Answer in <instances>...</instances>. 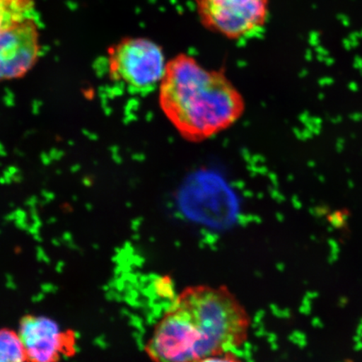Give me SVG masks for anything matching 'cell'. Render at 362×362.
Segmentation results:
<instances>
[{
  "instance_id": "obj_1",
  "label": "cell",
  "mask_w": 362,
  "mask_h": 362,
  "mask_svg": "<svg viewBox=\"0 0 362 362\" xmlns=\"http://www.w3.org/2000/svg\"><path fill=\"white\" fill-rule=\"evenodd\" d=\"M250 328V315L229 288L194 285L175 298L146 351L153 362H196L237 349L247 341Z\"/></svg>"
},
{
  "instance_id": "obj_7",
  "label": "cell",
  "mask_w": 362,
  "mask_h": 362,
  "mask_svg": "<svg viewBox=\"0 0 362 362\" xmlns=\"http://www.w3.org/2000/svg\"><path fill=\"white\" fill-rule=\"evenodd\" d=\"M30 19H34L33 0H0V33Z\"/></svg>"
},
{
  "instance_id": "obj_6",
  "label": "cell",
  "mask_w": 362,
  "mask_h": 362,
  "mask_svg": "<svg viewBox=\"0 0 362 362\" xmlns=\"http://www.w3.org/2000/svg\"><path fill=\"white\" fill-rule=\"evenodd\" d=\"M19 336L26 362H58L68 349L67 334L53 320L29 315L21 321Z\"/></svg>"
},
{
  "instance_id": "obj_9",
  "label": "cell",
  "mask_w": 362,
  "mask_h": 362,
  "mask_svg": "<svg viewBox=\"0 0 362 362\" xmlns=\"http://www.w3.org/2000/svg\"><path fill=\"white\" fill-rule=\"evenodd\" d=\"M196 362H244L233 351H226L209 355Z\"/></svg>"
},
{
  "instance_id": "obj_5",
  "label": "cell",
  "mask_w": 362,
  "mask_h": 362,
  "mask_svg": "<svg viewBox=\"0 0 362 362\" xmlns=\"http://www.w3.org/2000/svg\"><path fill=\"white\" fill-rule=\"evenodd\" d=\"M40 54L37 26L34 19L10 27L0 33V81L25 75Z\"/></svg>"
},
{
  "instance_id": "obj_4",
  "label": "cell",
  "mask_w": 362,
  "mask_h": 362,
  "mask_svg": "<svg viewBox=\"0 0 362 362\" xmlns=\"http://www.w3.org/2000/svg\"><path fill=\"white\" fill-rule=\"evenodd\" d=\"M205 28L230 40L259 33L268 21L269 0H194Z\"/></svg>"
},
{
  "instance_id": "obj_3",
  "label": "cell",
  "mask_w": 362,
  "mask_h": 362,
  "mask_svg": "<svg viewBox=\"0 0 362 362\" xmlns=\"http://www.w3.org/2000/svg\"><path fill=\"white\" fill-rule=\"evenodd\" d=\"M166 65L162 47L146 38H127L110 52L112 78L132 94L146 95L158 89Z\"/></svg>"
},
{
  "instance_id": "obj_2",
  "label": "cell",
  "mask_w": 362,
  "mask_h": 362,
  "mask_svg": "<svg viewBox=\"0 0 362 362\" xmlns=\"http://www.w3.org/2000/svg\"><path fill=\"white\" fill-rule=\"evenodd\" d=\"M158 103L181 137L191 142L224 132L245 110L243 95L223 71L207 69L184 53L167 62Z\"/></svg>"
},
{
  "instance_id": "obj_8",
  "label": "cell",
  "mask_w": 362,
  "mask_h": 362,
  "mask_svg": "<svg viewBox=\"0 0 362 362\" xmlns=\"http://www.w3.org/2000/svg\"><path fill=\"white\" fill-rule=\"evenodd\" d=\"M0 362H26L19 334L13 330L0 329Z\"/></svg>"
}]
</instances>
